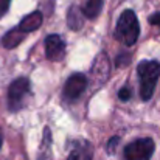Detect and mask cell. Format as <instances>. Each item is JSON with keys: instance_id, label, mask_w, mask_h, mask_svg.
I'll return each mask as SVG.
<instances>
[{"instance_id": "1", "label": "cell", "mask_w": 160, "mask_h": 160, "mask_svg": "<svg viewBox=\"0 0 160 160\" xmlns=\"http://www.w3.org/2000/svg\"><path fill=\"white\" fill-rule=\"evenodd\" d=\"M113 36L117 41H120L126 47H131L137 42V39L140 36V25H138V19L132 9L123 11V14L120 16V19L117 22Z\"/></svg>"}, {"instance_id": "2", "label": "cell", "mask_w": 160, "mask_h": 160, "mask_svg": "<svg viewBox=\"0 0 160 160\" xmlns=\"http://www.w3.org/2000/svg\"><path fill=\"white\" fill-rule=\"evenodd\" d=\"M137 73H138V81H140V97L143 101H149L160 78V62L159 61H142L137 67Z\"/></svg>"}, {"instance_id": "3", "label": "cell", "mask_w": 160, "mask_h": 160, "mask_svg": "<svg viewBox=\"0 0 160 160\" xmlns=\"http://www.w3.org/2000/svg\"><path fill=\"white\" fill-rule=\"evenodd\" d=\"M31 93L30 90V79L28 78H17L8 87V109L11 112H17L25 104L27 97Z\"/></svg>"}, {"instance_id": "4", "label": "cell", "mask_w": 160, "mask_h": 160, "mask_svg": "<svg viewBox=\"0 0 160 160\" xmlns=\"http://www.w3.org/2000/svg\"><path fill=\"white\" fill-rule=\"evenodd\" d=\"M152 138H137L124 148V160H149L154 154Z\"/></svg>"}, {"instance_id": "5", "label": "cell", "mask_w": 160, "mask_h": 160, "mask_svg": "<svg viewBox=\"0 0 160 160\" xmlns=\"http://www.w3.org/2000/svg\"><path fill=\"white\" fill-rule=\"evenodd\" d=\"M86 87H87L86 75L75 73L65 81V86H64V90H62V97H64V100L67 103H73L84 93Z\"/></svg>"}, {"instance_id": "6", "label": "cell", "mask_w": 160, "mask_h": 160, "mask_svg": "<svg viewBox=\"0 0 160 160\" xmlns=\"http://www.w3.org/2000/svg\"><path fill=\"white\" fill-rule=\"evenodd\" d=\"M45 56L48 61H61L65 56V42L61 36L50 34L45 39Z\"/></svg>"}, {"instance_id": "7", "label": "cell", "mask_w": 160, "mask_h": 160, "mask_svg": "<svg viewBox=\"0 0 160 160\" xmlns=\"http://www.w3.org/2000/svg\"><path fill=\"white\" fill-rule=\"evenodd\" d=\"M93 149L92 145L86 140H75L70 145L67 160H92Z\"/></svg>"}, {"instance_id": "8", "label": "cell", "mask_w": 160, "mask_h": 160, "mask_svg": "<svg viewBox=\"0 0 160 160\" xmlns=\"http://www.w3.org/2000/svg\"><path fill=\"white\" fill-rule=\"evenodd\" d=\"M41 25H42V14H41L39 11H33V12H30L28 16H25V17L20 20V23L17 25V28H19L22 33L28 34V33H31V31H36Z\"/></svg>"}, {"instance_id": "9", "label": "cell", "mask_w": 160, "mask_h": 160, "mask_svg": "<svg viewBox=\"0 0 160 160\" xmlns=\"http://www.w3.org/2000/svg\"><path fill=\"white\" fill-rule=\"evenodd\" d=\"M103 5H104V0H84L81 6V12L87 19H95L100 16Z\"/></svg>"}, {"instance_id": "10", "label": "cell", "mask_w": 160, "mask_h": 160, "mask_svg": "<svg viewBox=\"0 0 160 160\" xmlns=\"http://www.w3.org/2000/svg\"><path fill=\"white\" fill-rule=\"evenodd\" d=\"M25 33H22L17 27L16 28H12V30H9L5 36H3V39H2V45L5 47V48H14V47H17L23 39H25Z\"/></svg>"}, {"instance_id": "11", "label": "cell", "mask_w": 160, "mask_h": 160, "mask_svg": "<svg viewBox=\"0 0 160 160\" xmlns=\"http://www.w3.org/2000/svg\"><path fill=\"white\" fill-rule=\"evenodd\" d=\"M67 23L72 30H79L84 23V19H82V12L81 9H78L76 6H72L70 11H68V16H67Z\"/></svg>"}, {"instance_id": "12", "label": "cell", "mask_w": 160, "mask_h": 160, "mask_svg": "<svg viewBox=\"0 0 160 160\" xmlns=\"http://www.w3.org/2000/svg\"><path fill=\"white\" fill-rule=\"evenodd\" d=\"M131 97H132V90L129 89V86H124L123 89H120V92H118V98H120L121 101H129Z\"/></svg>"}, {"instance_id": "13", "label": "cell", "mask_w": 160, "mask_h": 160, "mask_svg": "<svg viewBox=\"0 0 160 160\" xmlns=\"http://www.w3.org/2000/svg\"><path fill=\"white\" fill-rule=\"evenodd\" d=\"M9 3H11V0H0V17H3L6 14V11L9 9Z\"/></svg>"}, {"instance_id": "14", "label": "cell", "mask_w": 160, "mask_h": 160, "mask_svg": "<svg viewBox=\"0 0 160 160\" xmlns=\"http://www.w3.org/2000/svg\"><path fill=\"white\" fill-rule=\"evenodd\" d=\"M149 23L154 25V27H159L160 28V12H154L151 17H149Z\"/></svg>"}, {"instance_id": "15", "label": "cell", "mask_w": 160, "mask_h": 160, "mask_svg": "<svg viewBox=\"0 0 160 160\" xmlns=\"http://www.w3.org/2000/svg\"><path fill=\"white\" fill-rule=\"evenodd\" d=\"M128 61H129V54H126L124 58H120V56H118V59H117V62H118V64H117V65H126V64H128Z\"/></svg>"}, {"instance_id": "16", "label": "cell", "mask_w": 160, "mask_h": 160, "mask_svg": "<svg viewBox=\"0 0 160 160\" xmlns=\"http://www.w3.org/2000/svg\"><path fill=\"white\" fill-rule=\"evenodd\" d=\"M117 142H118V137H113V138L110 140V143L107 145V151H109V152H112V149H113V146H115Z\"/></svg>"}, {"instance_id": "17", "label": "cell", "mask_w": 160, "mask_h": 160, "mask_svg": "<svg viewBox=\"0 0 160 160\" xmlns=\"http://www.w3.org/2000/svg\"><path fill=\"white\" fill-rule=\"evenodd\" d=\"M2 142H3V138H2V132H0V146H2Z\"/></svg>"}]
</instances>
